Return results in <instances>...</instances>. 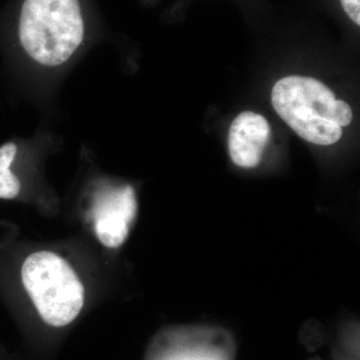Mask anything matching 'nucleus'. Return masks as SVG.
<instances>
[{"mask_svg": "<svg viewBox=\"0 0 360 360\" xmlns=\"http://www.w3.org/2000/svg\"><path fill=\"white\" fill-rule=\"evenodd\" d=\"M86 37L80 0H23L16 20L15 41L26 63L56 72L79 54Z\"/></svg>", "mask_w": 360, "mask_h": 360, "instance_id": "obj_1", "label": "nucleus"}, {"mask_svg": "<svg viewBox=\"0 0 360 360\" xmlns=\"http://www.w3.org/2000/svg\"><path fill=\"white\" fill-rule=\"evenodd\" d=\"M272 105L293 131L305 141L330 146L352 120L347 103L338 101L326 85L310 77H284L274 85Z\"/></svg>", "mask_w": 360, "mask_h": 360, "instance_id": "obj_2", "label": "nucleus"}, {"mask_svg": "<svg viewBox=\"0 0 360 360\" xmlns=\"http://www.w3.org/2000/svg\"><path fill=\"white\" fill-rule=\"evenodd\" d=\"M21 279L45 323L54 328L77 319L84 303V288L72 267L51 251L26 258Z\"/></svg>", "mask_w": 360, "mask_h": 360, "instance_id": "obj_3", "label": "nucleus"}, {"mask_svg": "<svg viewBox=\"0 0 360 360\" xmlns=\"http://www.w3.org/2000/svg\"><path fill=\"white\" fill-rule=\"evenodd\" d=\"M97 238L108 248L124 243L137 214L134 187L122 186L106 189L96 198L94 207Z\"/></svg>", "mask_w": 360, "mask_h": 360, "instance_id": "obj_4", "label": "nucleus"}, {"mask_svg": "<svg viewBox=\"0 0 360 360\" xmlns=\"http://www.w3.org/2000/svg\"><path fill=\"white\" fill-rule=\"evenodd\" d=\"M269 136V124L264 116L251 111L240 113L229 130V149L232 161L240 167H257Z\"/></svg>", "mask_w": 360, "mask_h": 360, "instance_id": "obj_5", "label": "nucleus"}, {"mask_svg": "<svg viewBox=\"0 0 360 360\" xmlns=\"http://www.w3.org/2000/svg\"><path fill=\"white\" fill-rule=\"evenodd\" d=\"M20 153L16 142L8 141L0 146V198L14 200L20 195L21 182L13 172V165Z\"/></svg>", "mask_w": 360, "mask_h": 360, "instance_id": "obj_6", "label": "nucleus"}, {"mask_svg": "<svg viewBox=\"0 0 360 360\" xmlns=\"http://www.w3.org/2000/svg\"><path fill=\"white\" fill-rule=\"evenodd\" d=\"M343 9L352 20L360 25V0H341Z\"/></svg>", "mask_w": 360, "mask_h": 360, "instance_id": "obj_7", "label": "nucleus"}, {"mask_svg": "<svg viewBox=\"0 0 360 360\" xmlns=\"http://www.w3.org/2000/svg\"><path fill=\"white\" fill-rule=\"evenodd\" d=\"M174 360H217V359H215L214 357L212 356V355L202 354L186 355V356L179 357V359H176Z\"/></svg>", "mask_w": 360, "mask_h": 360, "instance_id": "obj_8", "label": "nucleus"}]
</instances>
